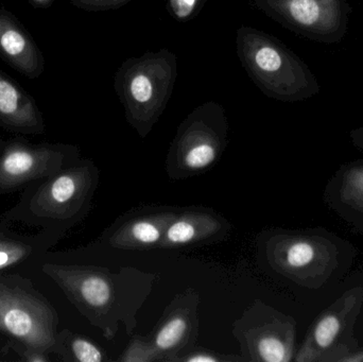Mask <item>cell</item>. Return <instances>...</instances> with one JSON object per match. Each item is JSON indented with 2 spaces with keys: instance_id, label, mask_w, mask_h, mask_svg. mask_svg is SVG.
I'll use <instances>...</instances> for the list:
<instances>
[{
  "instance_id": "cell-24",
  "label": "cell",
  "mask_w": 363,
  "mask_h": 362,
  "mask_svg": "<svg viewBox=\"0 0 363 362\" xmlns=\"http://www.w3.org/2000/svg\"><path fill=\"white\" fill-rule=\"evenodd\" d=\"M9 259H10L9 255L6 254V252H2V251H0V267H1V266L6 265V264L8 263Z\"/></svg>"
},
{
  "instance_id": "cell-8",
  "label": "cell",
  "mask_w": 363,
  "mask_h": 362,
  "mask_svg": "<svg viewBox=\"0 0 363 362\" xmlns=\"http://www.w3.org/2000/svg\"><path fill=\"white\" fill-rule=\"evenodd\" d=\"M258 10L287 29L318 42H340L349 29L347 0H252Z\"/></svg>"
},
{
  "instance_id": "cell-13",
  "label": "cell",
  "mask_w": 363,
  "mask_h": 362,
  "mask_svg": "<svg viewBox=\"0 0 363 362\" xmlns=\"http://www.w3.org/2000/svg\"><path fill=\"white\" fill-rule=\"evenodd\" d=\"M0 57L13 69L31 80L44 74L42 50L25 26L4 8H0Z\"/></svg>"
},
{
  "instance_id": "cell-22",
  "label": "cell",
  "mask_w": 363,
  "mask_h": 362,
  "mask_svg": "<svg viewBox=\"0 0 363 362\" xmlns=\"http://www.w3.org/2000/svg\"><path fill=\"white\" fill-rule=\"evenodd\" d=\"M349 135L353 146L358 149L363 154V127L355 128V129L351 130Z\"/></svg>"
},
{
  "instance_id": "cell-2",
  "label": "cell",
  "mask_w": 363,
  "mask_h": 362,
  "mask_svg": "<svg viewBox=\"0 0 363 362\" xmlns=\"http://www.w3.org/2000/svg\"><path fill=\"white\" fill-rule=\"evenodd\" d=\"M264 256L275 273L296 286L319 290L351 270L357 249L324 227L272 229L267 232Z\"/></svg>"
},
{
  "instance_id": "cell-15",
  "label": "cell",
  "mask_w": 363,
  "mask_h": 362,
  "mask_svg": "<svg viewBox=\"0 0 363 362\" xmlns=\"http://www.w3.org/2000/svg\"><path fill=\"white\" fill-rule=\"evenodd\" d=\"M0 322L12 335L28 340L36 339L38 325L27 310L18 307H4L0 312Z\"/></svg>"
},
{
  "instance_id": "cell-16",
  "label": "cell",
  "mask_w": 363,
  "mask_h": 362,
  "mask_svg": "<svg viewBox=\"0 0 363 362\" xmlns=\"http://www.w3.org/2000/svg\"><path fill=\"white\" fill-rule=\"evenodd\" d=\"M35 159V153L32 149L21 145H13L6 151L2 161V168L9 176H21L32 169Z\"/></svg>"
},
{
  "instance_id": "cell-19",
  "label": "cell",
  "mask_w": 363,
  "mask_h": 362,
  "mask_svg": "<svg viewBox=\"0 0 363 362\" xmlns=\"http://www.w3.org/2000/svg\"><path fill=\"white\" fill-rule=\"evenodd\" d=\"M245 362L241 355L223 354L211 349L194 346L182 351L169 362Z\"/></svg>"
},
{
  "instance_id": "cell-12",
  "label": "cell",
  "mask_w": 363,
  "mask_h": 362,
  "mask_svg": "<svg viewBox=\"0 0 363 362\" xmlns=\"http://www.w3.org/2000/svg\"><path fill=\"white\" fill-rule=\"evenodd\" d=\"M323 201L352 232L363 235V159L339 166L326 183Z\"/></svg>"
},
{
  "instance_id": "cell-20",
  "label": "cell",
  "mask_w": 363,
  "mask_h": 362,
  "mask_svg": "<svg viewBox=\"0 0 363 362\" xmlns=\"http://www.w3.org/2000/svg\"><path fill=\"white\" fill-rule=\"evenodd\" d=\"M205 1L206 0H169L168 11L179 21H189L200 12Z\"/></svg>"
},
{
  "instance_id": "cell-17",
  "label": "cell",
  "mask_w": 363,
  "mask_h": 362,
  "mask_svg": "<svg viewBox=\"0 0 363 362\" xmlns=\"http://www.w3.org/2000/svg\"><path fill=\"white\" fill-rule=\"evenodd\" d=\"M68 348L72 359L79 362L111 361L108 353L98 344L82 336H69Z\"/></svg>"
},
{
  "instance_id": "cell-18",
  "label": "cell",
  "mask_w": 363,
  "mask_h": 362,
  "mask_svg": "<svg viewBox=\"0 0 363 362\" xmlns=\"http://www.w3.org/2000/svg\"><path fill=\"white\" fill-rule=\"evenodd\" d=\"M129 344L119 355V362H160L159 355L145 336L132 335Z\"/></svg>"
},
{
  "instance_id": "cell-21",
  "label": "cell",
  "mask_w": 363,
  "mask_h": 362,
  "mask_svg": "<svg viewBox=\"0 0 363 362\" xmlns=\"http://www.w3.org/2000/svg\"><path fill=\"white\" fill-rule=\"evenodd\" d=\"M132 0H70V4L80 10L87 12L116 10Z\"/></svg>"
},
{
  "instance_id": "cell-11",
  "label": "cell",
  "mask_w": 363,
  "mask_h": 362,
  "mask_svg": "<svg viewBox=\"0 0 363 362\" xmlns=\"http://www.w3.org/2000/svg\"><path fill=\"white\" fill-rule=\"evenodd\" d=\"M233 225L223 215L205 206L181 208L168 225L159 249L194 248L228 239Z\"/></svg>"
},
{
  "instance_id": "cell-10",
  "label": "cell",
  "mask_w": 363,
  "mask_h": 362,
  "mask_svg": "<svg viewBox=\"0 0 363 362\" xmlns=\"http://www.w3.org/2000/svg\"><path fill=\"white\" fill-rule=\"evenodd\" d=\"M180 210L178 206L145 205L128 210L106 232L108 246L123 251L159 249L168 225Z\"/></svg>"
},
{
  "instance_id": "cell-3",
  "label": "cell",
  "mask_w": 363,
  "mask_h": 362,
  "mask_svg": "<svg viewBox=\"0 0 363 362\" xmlns=\"http://www.w3.org/2000/svg\"><path fill=\"white\" fill-rule=\"evenodd\" d=\"M236 50L247 76L267 97L294 103L321 91L307 64L270 34L241 26L237 30Z\"/></svg>"
},
{
  "instance_id": "cell-9",
  "label": "cell",
  "mask_w": 363,
  "mask_h": 362,
  "mask_svg": "<svg viewBox=\"0 0 363 362\" xmlns=\"http://www.w3.org/2000/svg\"><path fill=\"white\" fill-rule=\"evenodd\" d=\"M200 301L198 291L190 287L178 293L146 336L162 362H169L182 351L196 344Z\"/></svg>"
},
{
  "instance_id": "cell-5",
  "label": "cell",
  "mask_w": 363,
  "mask_h": 362,
  "mask_svg": "<svg viewBox=\"0 0 363 362\" xmlns=\"http://www.w3.org/2000/svg\"><path fill=\"white\" fill-rule=\"evenodd\" d=\"M228 116L215 101L196 106L179 125L165 161L166 174L182 181L206 174L223 155L228 144Z\"/></svg>"
},
{
  "instance_id": "cell-23",
  "label": "cell",
  "mask_w": 363,
  "mask_h": 362,
  "mask_svg": "<svg viewBox=\"0 0 363 362\" xmlns=\"http://www.w3.org/2000/svg\"><path fill=\"white\" fill-rule=\"evenodd\" d=\"M29 4L35 9H47L53 4L55 0H28Z\"/></svg>"
},
{
  "instance_id": "cell-14",
  "label": "cell",
  "mask_w": 363,
  "mask_h": 362,
  "mask_svg": "<svg viewBox=\"0 0 363 362\" xmlns=\"http://www.w3.org/2000/svg\"><path fill=\"white\" fill-rule=\"evenodd\" d=\"M0 125L11 131L42 133L44 119L35 99L0 69Z\"/></svg>"
},
{
  "instance_id": "cell-1",
  "label": "cell",
  "mask_w": 363,
  "mask_h": 362,
  "mask_svg": "<svg viewBox=\"0 0 363 362\" xmlns=\"http://www.w3.org/2000/svg\"><path fill=\"white\" fill-rule=\"evenodd\" d=\"M62 283L72 302L104 338L113 340L123 323L129 337L138 327V314L155 286L157 274L138 268L117 272L106 268L70 267L62 270Z\"/></svg>"
},
{
  "instance_id": "cell-6",
  "label": "cell",
  "mask_w": 363,
  "mask_h": 362,
  "mask_svg": "<svg viewBox=\"0 0 363 362\" xmlns=\"http://www.w3.org/2000/svg\"><path fill=\"white\" fill-rule=\"evenodd\" d=\"M363 308V287L349 289L313 320L296 351V362H345L360 348L354 329Z\"/></svg>"
},
{
  "instance_id": "cell-7",
  "label": "cell",
  "mask_w": 363,
  "mask_h": 362,
  "mask_svg": "<svg viewBox=\"0 0 363 362\" xmlns=\"http://www.w3.org/2000/svg\"><path fill=\"white\" fill-rule=\"evenodd\" d=\"M245 362H290L296 356V321L255 299L233 323Z\"/></svg>"
},
{
  "instance_id": "cell-4",
  "label": "cell",
  "mask_w": 363,
  "mask_h": 362,
  "mask_svg": "<svg viewBox=\"0 0 363 362\" xmlns=\"http://www.w3.org/2000/svg\"><path fill=\"white\" fill-rule=\"evenodd\" d=\"M178 77V60L169 49L147 51L125 60L114 74V89L128 123L146 138L167 108Z\"/></svg>"
}]
</instances>
